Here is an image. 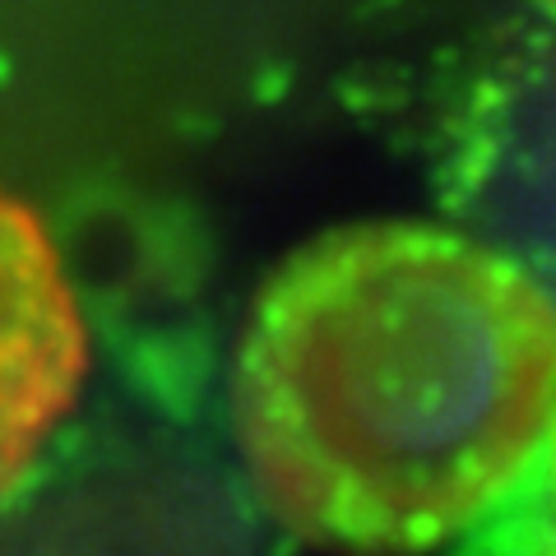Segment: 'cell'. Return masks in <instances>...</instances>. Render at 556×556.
I'll return each mask as SVG.
<instances>
[{"label":"cell","instance_id":"6da1fadb","mask_svg":"<svg viewBox=\"0 0 556 556\" xmlns=\"http://www.w3.org/2000/svg\"><path fill=\"white\" fill-rule=\"evenodd\" d=\"M237 441L260 501L320 547L464 533L556 417V302L455 223L311 237L255 298Z\"/></svg>","mask_w":556,"mask_h":556},{"label":"cell","instance_id":"7a4b0ae2","mask_svg":"<svg viewBox=\"0 0 556 556\" xmlns=\"http://www.w3.org/2000/svg\"><path fill=\"white\" fill-rule=\"evenodd\" d=\"M437 195L556 302V14L501 33L441 112Z\"/></svg>","mask_w":556,"mask_h":556},{"label":"cell","instance_id":"3957f363","mask_svg":"<svg viewBox=\"0 0 556 556\" xmlns=\"http://www.w3.org/2000/svg\"><path fill=\"white\" fill-rule=\"evenodd\" d=\"M84 380V325L61 255L0 195V492L28 468Z\"/></svg>","mask_w":556,"mask_h":556},{"label":"cell","instance_id":"277c9868","mask_svg":"<svg viewBox=\"0 0 556 556\" xmlns=\"http://www.w3.org/2000/svg\"><path fill=\"white\" fill-rule=\"evenodd\" d=\"M450 556H556V417L506 492L450 538Z\"/></svg>","mask_w":556,"mask_h":556},{"label":"cell","instance_id":"5b68a950","mask_svg":"<svg viewBox=\"0 0 556 556\" xmlns=\"http://www.w3.org/2000/svg\"><path fill=\"white\" fill-rule=\"evenodd\" d=\"M552 5H556V0H552Z\"/></svg>","mask_w":556,"mask_h":556}]
</instances>
